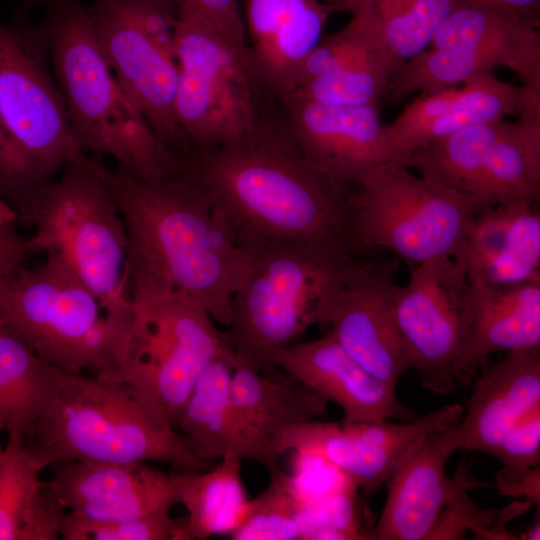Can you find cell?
Instances as JSON below:
<instances>
[{
	"label": "cell",
	"mask_w": 540,
	"mask_h": 540,
	"mask_svg": "<svg viewBox=\"0 0 540 540\" xmlns=\"http://www.w3.org/2000/svg\"><path fill=\"white\" fill-rule=\"evenodd\" d=\"M35 458L16 435H8L0 460V540H55L66 513L51 495Z\"/></svg>",
	"instance_id": "cell-28"
},
{
	"label": "cell",
	"mask_w": 540,
	"mask_h": 540,
	"mask_svg": "<svg viewBox=\"0 0 540 540\" xmlns=\"http://www.w3.org/2000/svg\"><path fill=\"white\" fill-rule=\"evenodd\" d=\"M43 34L80 149L108 155L147 181L181 174V153L158 135L118 80L88 10L74 0L54 6Z\"/></svg>",
	"instance_id": "cell-4"
},
{
	"label": "cell",
	"mask_w": 540,
	"mask_h": 540,
	"mask_svg": "<svg viewBox=\"0 0 540 540\" xmlns=\"http://www.w3.org/2000/svg\"><path fill=\"white\" fill-rule=\"evenodd\" d=\"M501 467L511 470L529 469L540 462V408L516 425L490 454Z\"/></svg>",
	"instance_id": "cell-39"
},
{
	"label": "cell",
	"mask_w": 540,
	"mask_h": 540,
	"mask_svg": "<svg viewBox=\"0 0 540 540\" xmlns=\"http://www.w3.org/2000/svg\"><path fill=\"white\" fill-rule=\"evenodd\" d=\"M33 253L28 238L21 237L14 224L0 226V279H4L22 266L24 259Z\"/></svg>",
	"instance_id": "cell-42"
},
{
	"label": "cell",
	"mask_w": 540,
	"mask_h": 540,
	"mask_svg": "<svg viewBox=\"0 0 540 540\" xmlns=\"http://www.w3.org/2000/svg\"><path fill=\"white\" fill-rule=\"evenodd\" d=\"M233 365V353L226 346L200 375L173 425L192 440L206 460L233 456L267 468L266 457L246 431L234 407Z\"/></svg>",
	"instance_id": "cell-27"
},
{
	"label": "cell",
	"mask_w": 540,
	"mask_h": 540,
	"mask_svg": "<svg viewBox=\"0 0 540 540\" xmlns=\"http://www.w3.org/2000/svg\"><path fill=\"white\" fill-rule=\"evenodd\" d=\"M540 408V348L508 352L485 363L457 425L460 449L491 454L524 418Z\"/></svg>",
	"instance_id": "cell-25"
},
{
	"label": "cell",
	"mask_w": 540,
	"mask_h": 540,
	"mask_svg": "<svg viewBox=\"0 0 540 540\" xmlns=\"http://www.w3.org/2000/svg\"><path fill=\"white\" fill-rule=\"evenodd\" d=\"M46 467L66 461L165 462L210 469L192 442L132 385L100 374L57 369L49 400L21 438Z\"/></svg>",
	"instance_id": "cell-3"
},
{
	"label": "cell",
	"mask_w": 540,
	"mask_h": 540,
	"mask_svg": "<svg viewBox=\"0 0 540 540\" xmlns=\"http://www.w3.org/2000/svg\"><path fill=\"white\" fill-rule=\"evenodd\" d=\"M177 8L188 10L210 23L223 36L247 49L241 0H174Z\"/></svg>",
	"instance_id": "cell-40"
},
{
	"label": "cell",
	"mask_w": 540,
	"mask_h": 540,
	"mask_svg": "<svg viewBox=\"0 0 540 540\" xmlns=\"http://www.w3.org/2000/svg\"><path fill=\"white\" fill-rule=\"evenodd\" d=\"M478 209L468 197L412 173L399 162L367 170L349 196L355 252L381 249L415 267L453 258Z\"/></svg>",
	"instance_id": "cell-8"
},
{
	"label": "cell",
	"mask_w": 540,
	"mask_h": 540,
	"mask_svg": "<svg viewBox=\"0 0 540 540\" xmlns=\"http://www.w3.org/2000/svg\"><path fill=\"white\" fill-rule=\"evenodd\" d=\"M453 259L472 287L540 280L538 201L513 200L478 210Z\"/></svg>",
	"instance_id": "cell-23"
},
{
	"label": "cell",
	"mask_w": 540,
	"mask_h": 540,
	"mask_svg": "<svg viewBox=\"0 0 540 540\" xmlns=\"http://www.w3.org/2000/svg\"><path fill=\"white\" fill-rule=\"evenodd\" d=\"M43 41V33L0 25V112L16 147L48 185L66 165L91 158L74 138Z\"/></svg>",
	"instance_id": "cell-14"
},
{
	"label": "cell",
	"mask_w": 540,
	"mask_h": 540,
	"mask_svg": "<svg viewBox=\"0 0 540 540\" xmlns=\"http://www.w3.org/2000/svg\"><path fill=\"white\" fill-rule=\"evenodd\" d=\"M241 3L251 66L263 90L285 103L335 10L322 0Z\"/></svg>",
	"instance_id": "cell-22"
},
{
	"label": "cell",
	"mask_w": 540,
	"mask_h": 540,
	"mask_svg": "<svg viewBox=\"0 0 540 540\" xmlns=\"http://www.w3.org/2000/svg\"><path fill=\"white\" fill-rule=\"evenodd\" d=\"M482 486L468 480L456 492L441 513L429 539H461L467 530L481 538L487 527L492 526L500 510H481L468 497V490Z\"/></svg>",
	"instance_id": "cell-38"
},
{
	"label": "cell",
	"mask_w": 540,
	"mask_h": 540,
	"mask_svg": "<svg viewBox=\"0 0 540 540\" xmlns=\"http://www.w3.org/2000/svg\"><path fill=\"white\" fill-rule=\"evenodd\" d=\"M131 299L114 366L100 375L138 389L173 424L200 375L226 345L206 309L186 295L134 287Z\"/></svg>",
	"instance_id": "cell-9"
},
{
	"label": "cell",
	"mask_w": 540,
	"mask_h": 540,
	"mask_svg": "<svg viewBox=\"0 0 540 540\" xmlns=\"http://www.w3.org/2000/svg\"><path fill=\"white\" fill-rule=\"evenodd\" d=\"M460 449L457 426L424 439L386 482L383 509L369 531V539H429L441 513L469 478L465 459L457 474L446 475V465Z\"/></svg>",
	"instance_id": "cell-20"
},
{
	"label": "cell",
	"mask_w": 540,
	"mask_h": 540,
	"mask_svg": "<svg viewBox=\"0 0 540 540\" xmlns=\"http://www.w3.org/2000/svg\"><path fill=\"white\" fill-rule=\"evenodd\" d=\"M99 162L71 163L40 193L28 220L34 252L55 254L118 318L132 309L125 225Z\"/></svg>",
	"instance_id": "cell-6"
},
{
	"label": "cell",
	"mask_w": 540,
	"mask_h": 540,
	"mask_svg": "<svg viewBox=\"0 0 540 540\" xmlns=\"http://www.w3.org/2000/svg\"><path fill=\"white\" fill-rule=\"evenodd\" d=\"M47 185L35 175L28 161L10 137L0 112V191L17 202V211L27 217L32 206Z\"/></svg>",
	"instance_id": "cell-37"
},
{
	"label": "cell",
	"mask_w": 540,
	"mask_h": 540,
	"mask_svg": "<svg viewBox=\"0 0 540 540\" xmlns=\"http://www.w3.org/2000/svg\"><path fill=\"white\" fill-rule=\"evenodd\" d=\"M497 493L513 498L525 497L532 505L540 507V465L529 469L500 468L494 475Z\"/></svg>",
	"instance_id": "cell-41"
},
{
	"label": "cell",
	"mask_w": 540,
	"mask_h": 540,
	"mask_svg": "<svg viewBox=\"0 0 540 540\" xmlns=\"http://www.w3.org/2000/svg\"><path fill=\"white\" fill-rule=\"evenodd\" d=\"M1 432V431H0ZM3 451H4V448L2 447L1 443H0V460L2 458V455H3Z\"/></svg>",
	"instance_id": "cell-48"
},
{
	"label": "cell",
	"mask_w": 540,
	"mask_h": 540,
	"mask_svg": "<svg viewBox=\"0 0 540 540\" xmlns=\"http://www.w3.org/2000/svg\"><path fill=\"white\" fill-rule=\"evenodd\" d=\"M46 481L67 513L89 521H119L170 513L179 504L176 474L139 463L66 461L48 466Z\"/></svg>",
	"instance_id": "cell-17"
},
{
	"label": "cell",
	"mask_w": 540,
	"mask_h": 540,
	"mask_svg": "<svg viewBox=\"0 0 540 540\" xmlns=\"http://www.w3.org/2000/svg\"><path fill=\"white\" fill-rule=\"evenodd\" d=\"M231 395L238 417L268 462L279 467L277 439L286 429L324 415L329 402L280 369L268 375L238 364L233 367Z\"/></svg>",
	"instance_id": "cell-26"
},
{
	"label": "cell",
	"mask_w": 540,
	"mask_h": 540,
	"mask_svg": "<svg viewBox=\"0 0 540 540\" xmlns=\"http://www.w3.org/2000/svg\"><path fill=\"white\" fill-rule=\"evenodd\" d=\"M409 280L395 285L394 318L411 370L421 386L440 395L470 384L473 361V287L453 258L409 267Z\"/></svg>",
	"instance_id": "cell-12"
},
{
	"label": "cell",
	"mask_w": 540,
	"mask_h": 540,
	"mask_svg": "<svg viewBox=\"0 0 540 540\" xmlns=\"http://www.w3.org/2000/svg\"><path fill=\"white\" fill-rule=\"evenodd\" d=\"M67 0H24V7L26 9L30 8V7H33V6H37V5H40V4H49V5H52L53 7L56 6V5H59L63 2H65Z\"/></svg>",
	"instance_id": "cell-45"
},
{
	"label": "cell",
	"mask_w": 540,
	"mask_h": 540,
	"mask_svg": "<svg viewBox=\"0 0 540 540\" xmlns=\"http://www.w3.org/2000/svg\"><path fill=\"white\" fill-rule=\"evenodd\" d=\"M539 24L540 0H486Z\"/></svg>",
	"instance_id": "cell-43"
},
{
	"label": "cell",
	"mask_w": 540,
	"mask_h": 540,
	"mask_svg": "<svg viewBox=\"0 0 540 540\" xmlns=\"http://www.w3.org/2000/svg\"><path fill=\"white\" fill-rule=\"evenodd\" d=\"M464 406L451 403L411 421L320 422L284 430L280 455L295 450L324 460L370 496L385 484L405 458L428 436L458 425Z\"/></svg>",
	"instance_id": "cell-15"
},
{
	"label": "cell",
	"mask_w": 540,
	"mask_h": 540,
	"mask_svg": "<svg viewBox=\"0 0 540 540\" xmlns=\"http://www.w3.org/2000/svg\"><path fill=\"white\" fill-rule=\"evenodd\" d=\"M453 0H345L343 10L363 16L400 67L425 50Z\"/></svg>",
	"instance_id": "cell-34"
},
{
	"label": "cell",
	"mask_w": 540,
	"mask_h": 540,
	"mask_svg": "<svg viewBox=\"0 0 540 540\" xmlns=\"http://www.w3.org/2000/svg\"><path fill=\"white\" fill-rule=\"evenodd\" d=\"M20 218L17 210L9 203L0 191V226L15 224Z\"/></svg>",
	"instance_id": "cell-44"
},
{
	"label": "cell",
	"mask_w": 540,
	"mask_h": 540,
	"mask_svg": "<svg viewBox=\"0 0 540 540\" xmlns=\"http://www.w3.org/2000/svg\"><path fill=\"white\" fill-rule=\"evenodd\" d=\"M540 110L507 124L491 148L469 198L478 210L513 200H539Z\"/></svg>",
	"instance_id": "cell-29"
},
{
	"label": "cell",
	"mask_w": 540,
	"mask_h": 540,
	"mask_svg": "<svg viewBox=\"0 0 540 540\" xmlns=\"http://www.w3.org/2000/svg\"><path fill=\"white\" fill-rule=\"evenodd\" d=\"M536 24L486 0H453L430 47L401 65L385 98L396 102L494 73L512 71L540 96V35Z\"/></svg>",
	"instance_id": "cell-11"
},
{
	"label": "cell",
	"mask_w": 540,
	"mask_h": 540,
	"mask_svg": "<svg viewBox=\"0 0 540 540\" xmlns=\"http://www.w3.org/2000/svg\"><path fill=\"white\" fill-rule=\"evenodd\" d=\"M239 458L227 456L210 469L176 474L179 504L184 516L185 540H203L230 535L244 520L248 499Z\"/></svg>",
	"instance_id": "cell-31"
},
{
	"label": "cell",
	"mask_w": 540,
	"mask_h": 540,
	"mask_svg": "<svg viewBox=\"0 0 540 540\" xmlns=\"http://www.w3.org/2000/svg\"><path fill=\"white\" fill-rule=\"evenodd\" d=\"M463 85L420 94L386 130L401 163L413 150L465 128L540 110V96L498 79L494 73Z\"/></svg>",
	"instance_id": "cell-21"
},
{
	"label": "cell",
	"mask_w": 540,
	"mask_h": 540,
	"mask_svg": "<svg viewBox=\"0 0 540 540\" xmlns=\"http://www.w3.org/2000/svg\"><path fill=\"white\" fill-rule=\"evenodd\" d=\"M507 121L481 123L434 140L410 152L404 165L424 179L469 198Z\"/></svg>",
	"instance_id": "cell-33"
},
{
	"label": "cell",
	"mask_w": 540,
	"mask_h": 540,
	"mask_svg": "<svg viewBox=\"0 0 540 540\" xmlns=\"http://www.w3.org/2000/svg\"><path fill=\"white\" fill-rule=\"evenodd\" d=\"M251 270L231 301L221 331L236 365L263 374L280 371L278 355L314 324H326L337 299L366 261L353 253L306 242L250 247Z\"/></svg>",
	"instance_id": "cell-5"
},
{
	"label": "cell",
	"mask_w": 540,
	"mask_h": 540,
	"mask_svg": "<svg viewBox=\"0 0 540 540\" xmlns=\"http://www.w3.org/2000/svg\"><path fill=\"white\" fill-rule=\"evenodd\" d=\"M174 111L191 147L242 141L264 124L263 90L242 48L200 16L177 8Z\"/></svg>",
	"instance_id": "cell-10"
},
{
	"label": "cell",
	"mask_w": 540,
	"mask_h": 540,
	"mask_svg": "<svg viewBox=\"0 0 540 540\" xmlns=\"http://www.w3.org/2000/svg\"><path fill=\"white\" fill-rule=\"evenodd\" d=\"M103 176L127 233L130 288L186 295L226 327L253 250L184 173L147 181L116 165Z\"/></svg>",
	"instance_id": "cell-2"
},
{
	"label": "cell",
	"mask_w": 540,
	"mask_h": 540,
	"mask_svg": "<svg viewBox=\"0 0 540 540\" xmlns=\"http://www.w3.org/2000/svg\"><path fill=\"white\" fill-rule=\"evenodd\" d=\"M276 365L337 404L345 422L411 421L418 417L401 403L396 388L362 368L329 332L286 348Z\"/></svg>",
	"instance_id": "cell-24"
},
{
	"label": "cell",
	"mask_w": 540,
	"mask_h": 540,
	"mask_svg": "<svg viewBox=\"0 0 540 540\" xmlns=\"http://www.w3.org/2000/svg\"><path fill=\"white\" fill-rule=\"evenodd\" d=\"M473 361L480 370L498 352L540 348V280L473 287Z\"/></svg>",
	"instance_id": "cell-30"
},
{
	"label": "cell",
	"mask_w": 540,
	"mask_h": 540,
	"mask_svg": "<svg viewBox=\"0 0 540 540\" xmlns=\"http://www.w3.org/2000/svg\"><path fill=\"white\" fill-rule=\"evenodd\" d=\"M286 128L301 153L333 179L354 186L369 169L401 163L378 106L291 99Z\"/></svg>",
	"instance_id": "cell-16"
},
{
	"label": "cell",
	"mask_w": 540,
	"mask_h": 540,
	"mask_svg": "<svg viewBox=\"0 0 540 540\" xmlns=\"http://www.w3.org/2000/svg\"><path fill=\"white\" fill-rule=\"evenodd\" d=\"M4 328L49 365L103 374L115 363L129 318L109 314L53 253L3 280Z\"/></svg>",
	"instance_id": "cell-7"
},
{
	"label": "cell",
	"mask_w": 540,
	"mask_h": 540,
	"mask_svg": "<svg viewBox=\"0 0 540 540\" xmlns=\"http://www.w3.org/2000/svg\"><path fill=\"white\" fill-rule=\"evenodd\" d=\"M326 4L330 5L334 10H343L345 0H322Z\"/></svg>",
	"instance_id": "cell-46"
},
{
	"label": "cell",
	"mask_w": 540,
	"mask_h": 540,
	"mask_svg": "<svg viewBox=\"0 0 540 540\" xmlns=\"http://www.w3.org/2000/svg\"><path fill=\"white\" fill-rule=\"evenodd\" d=\"M5 279V278H4ZM0 279V330L4 328V321H3V302H2V294H3V280Z\"/></svg>",
	"instance_id": "cell-47"
},
{
	"label": "cell",
	"mask_w": 540,
	"mask_h": 540,
	"mask_svg": "<svg viewBox=\"0 0 540 540\" xmlns=\"http://www.w3.org/2000/svg\"><path fill=\"white\" fill-rule=\"evenodd\" d=\"M57 369L0 330V431L21 438L29 432L49 400Z\"/></svg>",
	"instance_id": "cell-32"
},
{
	"label": "cell",
	"mask_w": 540,
	"mask_h": 540,
	"mask_svg": "<svg viewBox=\"0 0 540 540\" xmlns=\"http://www.w3.org/2000/svg\"><path fill=\"white\" fill-rule=\"evenodd\" d=\"M88 13L102 51L130 97L169 146L186 149L174 111V0H94Z\"/></svg>",
	"instance_id": "cell-13"
},
{
	"label": "cell",
	"mask_w": 540,
	"mask_h": 540,
	"mask_svg": "<svg viewBox=\"0 0 540 540\" xmlns=\"http://www.w3.org/2000/svg\"><path fill=\"white\" fill-rule=\"evenodd\" d=\"M184 171L247 247L306 242L355 253L349 196L343 184L312 164L285 126L265 123L224 146L188 147Z\"/></svg>",
	"instance_id": "cell-1"
},
{
	"label": "cell",
	"mask_w": 540,
	"mask_h": 540,
	"mask_svg": "<svg viewBox=\"0 0 540 540\" xmlns=\"http://www.w3.org/2000/svg\"><path fill=\"white\" fill-rule=\"evenodd\" d=\"M184 518L170 513L119 521H89L65 513L60 537L66 540H185Z\"/></svg>",
	"instance_id": "cell-36"
},
{
	"label": "cell",
	"mask_w": 540,
	"mask_h": 540,
	"mask_svg": "<svg viewBox=\"0 0 540 540\" xmlns=\"http://www.w3.org/2000/svg\"><path fill=\"white\" fill-rule=\"evenodd\" d=\"M270 482L256 498L233 540H300V519L308 503L294 478L280 468L269 472Z\"/></svg>",
	"instance_id": "cell-35"
},
{
	"label": "cell",
	"mask_w": 540,
	"mask_h": 540,
	"mask_svg": "<svg viewBox=\"0 0 540 540\" xmlns=\"http://www.w3.org/2000/svg\"><path fill=\"white\" fill-rule=\"evenodd\" d=\"M350 15L340 30L322 38L312 51L286 102L379 106L400 64L363 16Z\"/></svg>",
	"instance_id": "cell-19"
},
{
	"label": "cell",
	"mask_w": 540,
	"mask_h": 540,
	"mask_svg": "<svg viewBox=\"0 0 540 540\" xmlns=\"http://www.w3.org/2000/svg\"><path fill=\"white\" fill-rule=\"evenodd\" d=\"M397 261L393 256L366 261L326 320L338 344L362 368L392 388L411 370L394 318Z\"/></svg>",
	"instance_id": "cell-18"
}]
</instances>
